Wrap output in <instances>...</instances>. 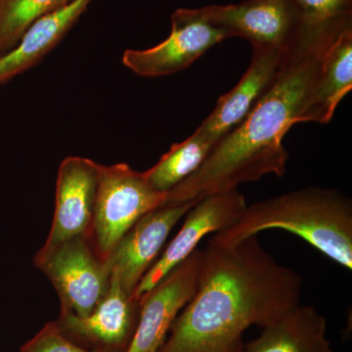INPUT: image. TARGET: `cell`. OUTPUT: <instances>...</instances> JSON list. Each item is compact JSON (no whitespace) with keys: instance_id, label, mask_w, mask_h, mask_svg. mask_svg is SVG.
I'll return each mask as SVG.
<instances>
[{"instance_id":"1","label":"cell","mask_w":352,"mask_h":352,"mask_svg":"<svg viewBox=\"0 0 352 352\" xmlns=\"http://www.w3.org/2000/svg\"><path fill=\"white\" fill-rule=\"evenodd\" d=\"M351 25L303 24L267 90L239 126L220 139L200 168L168 192L166 204L232 191L268 175L283 176L289 160L284 138L302 122L326 53Z\"/></svg>"},{"instance_id":"2","label":"cell","mask_w":352,"mask_h":352,"mask_svg":"<svg viewBox=\"0 0 352 352\" xmlns=\"http://www.w3.org/2000/svg\"><path fill=\"white\" fill-rule=\"evenodd\" d=\"M302 278L278 263L258 236L201 250L195 294L160 352H243V333L300 303Z\"/></svg>"},{"instance_id":"3","label":"cell","mask_w":352,"mask_h":352,"mask_svg":"<svg viewBox=\"0 0 352 352\" xmlns=\"http://www.w3.org/2000/svg\"><path fill=\"white\" fill-rule=\"evenodd\" d=\"M271 229L288 231L352 270V201L338 190L307 187L247 206L212 242L235 245Z\"/></svg>"},{"instance_id":"4","label":"cell","mask_w":352,"mask_h":352,"mask_svg":"<svg viewBox=\"0 0 352 352\" xmlns=\"http://www.w3.org/2000/svg\"><path fill=\"white\" fill-rule=\"evenodd\" d=\"M144 173L126 164L102 166L94 219L88 238L97 256L106 261L124 234L143 215L166 204Z\"/></svg>"},{"instance_id":"5","label":"cell","mask_w":352,"mask_h":352,"mask_svg":"<svg viewBox=\"0 0 352 352\" xmlns=\"http://www.w3.org/2000/svg\"><path fill=\"white\" fill-rule=\"evenodd\" d=\"M34 265L50 279L61 302V314L85 317L107 293L111 271L94 252L88 235L45 245Z\"/></svg>"},{"instance_id":"6","label":"cell","mask_w":352,"mask_h":352,"mask_svg":"<svg viewBox=\"0 0 352 352\" xmlns=\"http://www.w3.org/2000/svg\"><path fill=\"white\" fill-rule=\"evenodd\" d=\"M228 36L206 17L201 8L177 9L171 16V31L161 43L144 50H129L122 64L135 75L160 78L188 68Z\"/></svg>"},{"instance_id":"7","label":"cell","mask_w":352,"mask_h":352,"mask_svg":"<svg viewBox=\"0 0 352 352\" xmlns=\"http://www.w3.org/2000/svg\"><path fill=\"white\" fill-rule=\"evenodd\" d=\"M201 10L212 24L226 31L228 38H244L252 46L287 50L303 25L294 0H244L201 7Z\"/></svg>"},{"instance_id":"8","label":"cell","mask_w":352,"mask_h":352,"mask_svg":"<svg viewBox=\"0 0 352 352\" xmlns=\"http://www.w3.org/2000/svg\"><path fill=\"white\" fill-rule=\"evenodd\" d=\"M247 206L238 189L212 194L197 201L187 212L182 229L141 280L134 292V300L140 302L162 279L198 249L204 237L232 226Z\"/></svg>"},{"instance_id":"9","label":"cell","mask_w":352,"mask_h":352,"mask_svg":"<svg viewBox=\"0 0 352 352\" xmlns=\"http://www.w3.org/2000/svg\"><path fill=\"white\" fill-rule=\"evenodd\" d=\"M201 250L170 271L140 300L138 326L126 352H160L176 317L195 294Z\"/></svg>"},{"instance_id":"10","label":"cell","mask_w":352,"mask_h":352,"mask_svg":"<svg viewBox=\"0 0 352 352\" xmlns=\"http://www.w3.org/2000/svg\"><path fill=\"white\" fill-rule=\"evenodd\" d=\"M199 200L168 204L151 210L120 240L106 263L127 294L133 296L141 280L159 258L173 227Z\"/></svg>"},{"instance_id":"11","label":"cell","mask_w":352,"mask_h":352,"mask_svg":"<svg viewBox=\"0 0 352 352\" xmlns=\"http://www.w3.org/2000/svg\"><path fill=\"white\" fill-rule=\"evenodd\" d=\"M101 164L82 157H68L60 164L55 210L45 245L88 235L94 219Z\"/></svg>"},{"instance_id":"12","label":"cell","mask_w":352,"mask_h":352,"mask_svg":"<svg viewBox=\"0 0 352 352\" xmlns=\"http://www.w3.org/2000/svg\"><path fill=\"white\" fill-rule=\"evenodd\" d=\"M285 51L276 47L252 46L251 64L240 82L220 97L212 112L197 129L217 143L239 126L270 87L283 60Z\"/></svg>"},{"instance_id":"13","label":"cell","mask_w":352,"mask_h":352,"mask_svg":"<svg viewBox=\"0 0 352 352\" xmlns=\"http://www.w3.org/2000/svg\"><path fill=\"white\" fill-rule=\"evenodd\" d=\"M139 311L138 300L124 291L115 275L111 274L108 292L91 314L85 317L61 314L57 325L75 337L102 346H129L138 326Z\"/></svg>"},{"instance_id":"14","label":"cell","mask_w":352,"mask_h":352,"mask_svg":"<svg viewBox=\"0 0 352 352\" xmlns=\"http://www.w3.org/2000/svg\"><path fill=\"white\" fill-rule=\"evenodd\" d=\"M94 0H73L34 21L19 43L0 57V85L38 65L78 23Z\"/></svg>"},{"instance_id":"15","label":"cell","mask_w":352,"mask_h":352,"mask_svg":"<svg viewBox=\"0 0 352 352\" xmlns=\"http://www.w3.org/2000/svg\"><path fill=\"white\" fill-rule=\"evenodd\" d=\"M243 352H335L327 339V319L298 303L263 326Z\"/></svg>"},{"instance_id":"16","label":"cell","mask_w":352,"mask_h":352,"mask_svg":"<svg viewBox=\"0 0 352 352\" xmlns=\"http://www.w3.org/2000/svg\"><path fill=\"white\" fill-rule=\"evenodd\" d=\"M352 88V25L331 44L302 122L326 124Z\"/></svg>"},{"instance_id":"17","label":"cell","mask_w":352,"mask_h":352,"mask_svg":"<svg viewBox=\"0 0 352 352\" xmlns=\"http://www.w3.org/2000/svg\"><path fill=\"white\" fill-rule=\"evenodd\" d=\"M215 145V141L196 129L188 138L171 146L153 168L144 171L148 182L157 191L168 193L200 168Z\"/></svg>"},{"instance_id":"18","label":"cell","mask_w":352,"mask_h":352,"mask_svg":"<svg viewBox=\"0 0 352 352\" xmlns=\"http://www.w3.org/2000/svg\"><path fill=\"white\" fill-rule=\"evenodd\" d=\"M73 0H0V57L16 45L34 22Z\"/></svg>"},{"instance_id":"19","label":"cell","mask_w":352,"mask_h":352,"mask_svg":"<svg viewBox=\"0 0 352 352\" xmlns=\"http://www.w3.org/2000/svg\"><path fill=\"white\" fill-rule=\"evenodd\" d=\"M303 24L328 25L352 23V0H294Z\"/></svg>"},{"instance_id":"20","label":"cell","mask_w":352,"mask_h":352,"mask_svg":"<svg viewBox=\"0 0 352 352\" xmlns=\"http://www.w3.org/2000/svg\"><path fill=\"white\" fill-rule=\"evenodd\" d=\"M21 352H105L82 349L74 344L65 336L57 323H50L45 326L29 342L23 346Z\"/></svg>"}]
</instances>
